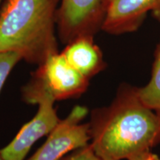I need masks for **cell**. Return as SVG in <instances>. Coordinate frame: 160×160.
Instances as JSON below:
<instances>
[{
	"instance_id": "1",
	"label": "cell",
	"mask_w": 160,
	"mask_h": 160,
	"mask_svg": "<svg viewBox=\"0 0 160 160\" xmlns=\"http://www.w3.org/2000/svg\"><path fill=\"white\" fill-rule=\"evenodd\" d=\"M92 150L100 160L128 159L160 143V113L148 107L139 88L123 84L112 102L92 111Z\"/></svg>"
},
{
	"instance_id": "2",
	"label": "cell",
	"mask_w": 160,
	"mask_h": 160,
	"mask_svg": "<svg viewBox=\"0 0 160 160\" xmlns=\"http://www.w3.org/2000/svg\"><path fill=\"white\" fill-rule=\"evenodd\" d=\"M59 0H5L0 8V52H17L40 65L58 52L55 35Z\"/></svg>"
},
{
	"instance_id": "3",
	"label": "cell",
	"mask_w": 160,
	"mask_h": 160,
	"mask_svg": "<svg viewBox=\"0 0 160 160\" xmlns=\"http://www.w3.org/2000/svg\"><path fill=\"white\" fill-rule=\"evenodd\" d=\"M89 79L73 68L62 53L50 55L32 73L22 89V97L28 104L37 105L48 97L53 101L76 98L87 91Z\"/></svg>"
},
{
	"instance_id": "4",
	"label": "cell",
	"mask_w": 160,
	"mask_h": 160,
	"mask_svg": "<svg viewBox=\"0 0 160 160\" xmlns=\"http://www.w3.org/2000/svg\"><path fill=\"white\" fill-rule=\"evenodd\" d=\"M88 113L85 106L76 105L65 119H60L47 140L29 160H60L69 152L82 148L91 142L88 123H82Z\"/></svg>"
},
{
	"instance_id": "5",
	"label": "cell",
	"mask_w": 160,
	"mask_h": 160,
	"mask_svg": "<svg viewBox=\"0 0 160 160\" xmlns=\"http://www.w3.org/2000/svg\"><path fill=\"white\" fill-rule=\"evenodd\" d=\"M103 19V0H61L57 12L60 39L68 44L80 37H94Z\"/></svg>"
},
{
	"instance_id": "6",
	"label": "cell",
	"mask_w": 160,
	"mask_h": 160,
	"mask_svg": "<svg viewBox=\"0 0 160 160\" xmlns=\"http://www.w3.org/2000/svg\"><path fill=\"white\" fill-rule=\"evenodd\" d=\"M150 12L160 22V0H103L102 30L112 35L135 32Z\"/></svg>"
},
{
	"instance_id": "7",
	"label": "cell",
	"mask_w": 160,
	"mask_h": 160,
	"mask_svg": "<svg viewBox=\"0 0 160 160\" xmlns=\"http://www.w3.org/2000/svg\"><path fill=\"white\" fill-rule=\"evenodd\" d=\"M54 102L48 97L38 102L35 117L21 128L8 145L0 150L3 160H24L33 144L51 133L60 120L53 107Z\"/></svg>"
},
{
	"instance_id": "8",
	"label": "cell",
	"mask_w": 160,
	"mask_h": 160,
	"mask_svg": "<svg viewBox=\"0 0 160 160\" xmlns=\"http://www.w3.org/2000/svg\"><path fill=\"white\" fill-rule=\"evenodd\" d=\"M62 53L73 68L89 80L106 68L102 52L92 36L73 40L67 44Z\"/></svg>"
},
{
	"instance_id": "9",
	"label": "cell",
	"mask_w": 160,
	"mask_h": 160,
	"mask_svg": "<svg viewBox=\"0 0 160 160\" xmlns=\"http://www.w3.org/2000/svg\"><path fill=\"white\" fill-rule=\"evenodd\" d=\"M139 94L146 105L160 113V40L154 52L151 79L139 88Z\"/></svg>"
},
{
	"instance_id": "10",
	"label": "cell",
	"mask_w": 160,
	"mask_h": 160,
	"mask_svg": "<svg viewBox=\"0 0 160 160\" xmlns=\"http://www.w3.org/2000/svg\"><path fill=\"white\" fill-rule=\"evenodd\" d=\"M22 59V57L17 52H0V92L11 71Z\"/></svg>"
},
{
	"instance_id": "11",
	"label": "cell",
	"mask_w": 160,
	"mask_h": 160,
	"mask_svg": "<svg viewBox=\"0 0 160 160\" xmlns=\"http://www.w3.org/2000/svg\"><path fill=\"white\" fill-rule=\"evenodd\" d=\"M60 160H100L92 150L90 144L82 148L73 151Z\"/></svg>"
},
{
	"instance_id": "12",
	"label": "cell",
	"mask_w": 160,
	"mask_h": 160,
	"mask_svg": "<svg viewBox=\"0 0 160 160\" xmlns=\"http://www.w3.org/2000/svg\"><path fill=\"white\" fill-rule=\"evenodd\" d=\"M150 151H145L143 152V153H139V154L134 155L133 156V157H130L129 159L127 160H148V153Z\"/></svg>"
},
{
	"instance_id": "13",
	"label": "cell",
	"mask_w": 160,
	"mask_h": 160,
	"mask_svg": "<svg viewBox=\"0 0 160 160\" xmlns=\"http://www.w3.org/2000/svg\"><path fill=\"white\" fill-rule=\"evenodd\" d=\"M148 160H160V158L157 154L150 151L148 153Z\"/></svg>"
},
{
	"instance_id": "14",
	"label": "cell",
	"mask_w": 160,
	"mask_h": 160,
	"mask_svg": "<svg viewBox=\"0 0 160 160\" xmlns=\"http://www.w3.org/2000/svg\"><path fill=\"white\" fill-rule=\"evenodd\" d=\"M2 0H0V8H1V5H2Z\"/></svg>"
},
{
	"instance_id": "15",
	"label": "cell",
	"mask_w": 160,
	"mask_h": 160,
	"mask_svg": "<svg viewBox=\"0 0 160 160\" xmlns=\"http://www.w3.org/2000/svg\"><path fill=\"white\" fill-rule=\"evenodd\" d=\"M0 160H3V159H2V157H1V154H0Z\"/></svg>"
}]
</instances>
